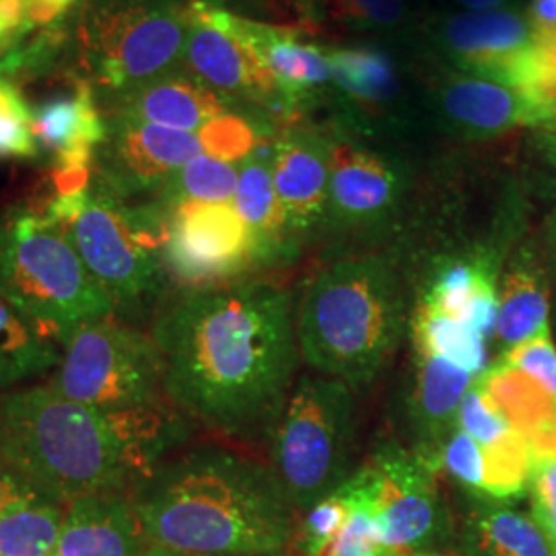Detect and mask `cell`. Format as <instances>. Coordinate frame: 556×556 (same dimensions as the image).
<instances>
[{"instance_id": "obj_1", "label": "cell", "mask_w": 556, "mask_h": 556, "mask_svg": "<svg viewBox=\"0 0 556 556\" xmlns=\"http://www.w3.org/2000/svg\"><path fill=\"white\" fill-rule=\"evenodd\" d=\"M295 312L291 293L270 282L184 291L151 328L165 397L227 438L273 429L301 357Z\"/></svg>"}, {"instance_id": "obj_2", "label": "cell", "mask_w": 556, "mask_h": 556, "mask_svg": "<svg viewBox=\"0 0 556 556\" xmlns=\"http://www.w3.org/2000/svg\"><path fill=\"white\" fill-rule=\"evenodd\" d=\"M184 438L163 406L108 410L50 383L0 392V462L60 503L130 491Z\"/></svg>"}, {"instance_id": "obj_3", "label": "cell", "mask_w": 556, "mask_h": 556, "mask_svg": "<svg viewBox=\"0 0 556 556\" xmlns=\"http://www.w3.org/2000/svg\"><path fill=\"white\" fill-rule=\"evenodd\" d=\"M163 555H266L291 548L299 516L273 466L204 445L160 464L130 489Z\"/></svg>"}, {"instance_id": "obj_4", "label": "cell", "mask_w": 556, "mask_h": 556, "mask_svg": "<svg viewBox=\"0 0 556 556\" xmlns=\"http://www.w3.org/2000/svg\"><path fill=\"white\" fill-rule=\"evenodd\" d=\"M299 353L314 374L361 388L396 353L406 303L378 258L344 260L309 282L295 312Z\"/></svg>"}, {"instance_id": "obj_5", "label": "cell", "mask_w": 556, "mask_h": 556, "mask_svg": "<svg viewBox=\"0 0 556 556\" xmlns=\"http://www.w3.org/2000/svg\"><path fill=\"white\" fill-rule=\"evenodd\" d=\"M0 291L60 349L80 326L116 316L73 239L36 208L0 215Z\"/></svg>"}, {"instance_id": "obj_6", "label": "cell", "mask_w": 556, "mask_h": 556, "mask_svg": "<svg viewBox=\"0 0 556 556\" xmlns=\"http://www.w3.org/2000/svg\"><path fill=\"white\" fill-rule=\"evenodd\" d=\"M273 431L270 466L298 516L353 477L357 402L351 386L319 374L301 376Z\"/></svg>"}, {"instance_id": "obj_7", "label": "cell", "mask_w": 556, "mask_h": 556, "mask_svg": "<svg viewBox=\"0 0 556 556\" xmlns=\"http://www.w3.org/2000/svg\"><path fill=\"white\" fill-rule=\"evenodd\" d=\"M167 219L161 206H126L96 179L85 211L64 229L122 321H139L160 301L169 278L163 266Z\"/></svg>"}, {"instance_id": "obj_8", "label": "cell", "mask_w": 556, "mask_h": 556, "mask_svg": "<svg viewBox=\"0 0 556 556\" xmlns=\"http://www.w3.org/2000/svg\"><path fill=\"white\" fill-rule=\"evenodd\" d=\"M188 27V7L167 0H87L77 25L80 64L96 83L128 91L178 60Z\"/></svg>"}, {"instance_id": "obj_9", "label": "cell", "mask_w": 556, "mask_h": 556, "mask_svg": "<svg viewBox=\"0 0 556 556\" xmlns=\"http://www.w3.org/2000/svg\"><path fill=\"white\" fill-rule=\"evenodd\" d=\"M50 386L108 410L155 408L165 396L155 340L116 316L85 324L64 340Z\"/></svg>"}, {"instance_id": "obj_10", "label": "cell", "mask_w": 556, "mask_h": 556, "mask_svg": "<svg viewBox=\"0 0 556 556\" xmlns=\"http://www.w3.org/2000/svg\"><path fill=\"white\" fill-rule=\"evenodd\" d=\"M365 468L381 544L396 556L439 551L452 536V521L439 495L435 468L400 447H381Z\"/></svg>"}, {"instance_id": "obj_11", "label": "cell", "mask_w": 556, "mask_h": 556, "mask_svg": "<svg viewBox=\"0 0 556 556\" xmlns=\"http://www.w3.org/2000/svg\"><path fill=\"white\" fill-rule=\"evenodd\" d=\"M256 262L254 241L233 202L172 204L163 266L188 289L225 285Z\"/></svg>"}, {"instance_id": "obj_12", "label": "cell", "mask_w": 556, "mask_h": 556, "mask_svg": "<svg viewBox=\"0 0 556 556\" xmlns=\"http://www.w3.org/2000/svg\"><path fill=\"white\" fill-rule=\"evenodd\" d=\"M199 135L116 116L96 157L98 179L119 199L165 186L179 169L199 157Z\"/></svg>"}, {"instance_id": "obj_13", "label": "cell", "mask_w": 556, "mask_h": 556, "mask_svg": "<svg viewBox=\"0 0 556 556\" xmlns=\"http://www.w3.org/2000/svg\"><path fill=\"white\" fill-rule=\"evenodd\" d=\"M188 68L206 87L227 96H270L275 80L239 31V17L211 2L188 7Z\"/></svg>"}, {"instance_id": "obj_14", "label": "cell", "mask_w": 556, "mask_h": 556, "mask_svg": "<svg viewBox=\"0 0 556 556\" xmlns=\"http://www.w3.org/2000/svg\"><path fill=\"white\" fill-rule=\"evenodd\" d=\"M441 36L464 71L514 87L536 43L528 20L509 9L457 15L443 25Z\"/></svg>"}, {"instance_id": "obj_15", "label": "cell", "mask_w": 556, "mask_h": 556, "mask_svg": "<svg viewBox=\"0 0 556 556\" xmlns=\"http://www.w3.org/2000/svg\"><path fill=\"white\" fill-rule=\"evenodd\" d=\"M52 556H167L155 551L130 491H105L64 505Z\"/></svg>"}, {"instance_id": "obj_16", "label": "cell", "mask_w": 556, "mask_h": 556, "mask_svg": "<svg viewBox=\"0 0 556 556\" xmlns=\"http://www.w3.org/2000/svg\"><path fill=\"white\" fill-rule=\"evenodd\" d=\"M447 122L466 137H497L517 126H548L553 116L514 85L482 77L452 80L441 93Z\"/></svg>"}, {"instance_id": "obj_17", "label": "cell", "mask_w": 556, "mask_h": 556, "mask_svg": "<svg viewBox=\"0 0 556 556\" xmlns=\"http://www.w3.org/2000/svg\"><path fill=\"white\" fill-rule=\"evenodd\" d=\"M34 135L40 151L54 157L52 169H91L108 139V124L98 112L89 83L79 80L73 93L43 101L34 112Z\"/></svg>"}, {"instance_id": "obj_18", "label": "cell", "mask_w": 556, "mask_h": 556, "mask_svg": "<svg viewBox=\"0 0 556 556\" xmlns=\"http://www.w3.org/2000/svg\"><path fill=\"white\" fill-rule=\"evenodd\" d=\"M396 169L367 149L353 144L330 147L328 208L344 223L381 219L400 197Z\"/></svg>"}, {"instance_id": "obj_19", "label": "cell", "mask_w": 556, "mask_h": 556, "mask_svg": "<svg viewBox=\"0 0 556 556\" xmlns=\"http://www.w3.org/2000/svg\"><path fill=\"white\" fill-rule=\"evenodd\" d=\"M273 178L289 231L309 229L328 211L330 147L307 135L278 142Z\"/></svg>"}, {"instance_id": "obj_20", "label": "cell", "mask_w": 556, "mask_h": 556, "mask_svg": "<svg viewBox=\"0 0 556 556\" xmlns=\"http://www.w3.org/2000/svg\"><path fill=\"white\" fill-rule=\"evenodd\" d=\"M420 305L438 309L489 337L497 326L498 282L493 260L484 254L443 260L431 273Z\"/></svg>"}, {"instance_id": "obj_21", "label": "cell", "mask_w": 556, "mask_h": 556, "mask_svg": "<svg viewBox=\"0 0 556 556\" xmlns=\"http://www.w3.org/2000/svg\"><path fill=\"white\" fill-rule=\"evenodd\" d=\"M417 355L410 418L420 445L418 456L438 470L439 450L456 429L459 404L477 378L438 355Z\"/></svg>"}, {"instance_id": "obj_22", "label": "cell", "mask_w": 556, "mask_h": 556, "mask_svg": "<svg viewBox=\"0 0 556 556\" xmlns=\"http://www.w3.org/2000/svg\"><path fill=\"white\" fill-rule=\"evenodd\" d=\"M459 556H556L555 546L534 516L509 501L472 495L462 519Z\"/></svg>"}, {"instance_id": "obj_23", "label": "cell", "mask_w": 556, "mask_h": 556, "mask_svg": "<svg viewBox=\"0 0 556 556\" xmlns=\"http://www.w3.org/2000/svg\"><path fill=\"white\" fill-rule=\"evenodd\" d=\"M223 114L219 96L188 75H160L122 93L119 116L151 122L165 128L194 132Z\"/></svg>"}, {"instance_id": "obj_24", "label": "cell", "mask_w": 556, "mask_h": 556, "mask_svg": "<svg viewBox=\"0 0 556 556\" xmlns=\"http://www.w3.org/2000/svg\"><path fill=\"white\" fill-rule=\"evenodd\" d=\"M480 386L493 397L503 417L528 441L534 459L556 457V400L536 381L511 365L486 369Z\"/></svg>"}, {"instance_id": "obj_25", "label": "cell", "mask_w": 556, "mask_h": 556, "mask_svg": "<svg viewBox=\"0 0 556 556\" xmlns=\"http://www.w3.org/2000/svg\"><path fill=\"white\" fill-rule=\"evenodd\" d=\"M239 31L275 80L282 98L295 100L332 77L328 54L270 25L239 17Z\"/></svg>"}, {"instance_id": "obj_26", "label": "cell", "mask_w": 556, "mask_h": 556, "mask_svg": "<svg viewBox=\"0 0 556 556\" xmlns=\"http://www.w3.org/2000/svg\"><path fill=\"white\" fill-rule=\"evenodd\" d=\"M273 161L275 147L260 144L245 160L239 161L238 190L233 197V206L252 236L256 262L277 256L282 250L285 233H289L275 190Z\"/></svg>"}, {"instance_id": "obj_27", "label": "cell", "mask_w": 556, "mask_h": 556, "mask_svg": "<svg viewBox=\"0 0 556 556\" xmlns=\"http://www.w3.org/2000/svg\"><path fill=\"white\" fill-rule=\"evenodd\" d=\"M60 344L0 291V392L54 371Z\"/></svg>"}, {"instance_id": "obj_28", "label": "cell", "mask_w": 556, "mask_h": 556, "mask_svg": "<svg viewBox=\"0 0 556 556\" xmlns=\"http://www.w3.org/2000/svg\"><path fill=\"white\" fill-rule=\"evenodd\" d=\"M548 289L542 273L530 262L511 266L498 285L497 330L503 353L534 337L548 324Z\"/></svg>"}, {"instance_id": "obj_29", "label": "cell", "mask_w": 556, "mask_h": 556, "mask_svg": "<svg viewBox=\"0 0 556 556\" xmlns=\"http://www.w3.org/2000/svg\"><path fill=\"white\" fill-rule=\"evenodd\" d=\"M417 353L438 355L480 378L486 371V344L480 332L462 319L452 318L418 303L413 319Z\"/></svg>"}, {"instance_id": "obj_30", "label": "cell", "mask_w": 556, "mask_h": 556, "mask_svg": "<svg viewBox=\"0 0 556 556\" xmlns=\"http://www.w3.org/2000/svg\"><path fill=\"white\" fill-rule=\"evenodd\" d=\"M64 503L38 497L0 517V556H52Z\"/></svg>"}, {"instance_id": "obj_31", "label": "cell", "mask_w": 556, "mask_h": 556, "mask_svg": "<svg viewBox=\"0 0 556 556\" xmlns=\"http://www.w3.org/2000/svg\"><path fill=\"white\" fill-rule=\"evenodd\" d=\"M338 493L349 503V516L324 556H396L379 540L376 503L367 468L353 472Z\"/></svg>"}, {"instance_id": "obj_32", "label": "cell", "mask_w": 556, "mask_h": 556, "mask_svg": "<svg viewBox=\"0 0 556 556\" xmlns=\"http://www.w3.org/2000/svg\"><path fill=\"white\" fill-rule=\"evenodd\" d=\"M332 77L351 96L367 101L394 100L397 96L396 73L392 62L381 52L355 48L334 50L328 54Z\"/></svg>"}, {"instance_id": "obj_33", "label": "cell", "mask_w": 556, "mask_h": 556, "mask_svg": "<svg viewBox=\"0 0 556 556\" xmlns=\"http://www.w3.org/2000/svg\"><path fill=\"white\" fill-rule=\"evenodd\" d=\"M484 452V489L480 497L509 501L528 491L534 468V454L523 439L511 427L493 445L482 447Z\"/></svg>"}, {"instance_id": "obj_34", "label": "cell", "mask_w": 556, "mask_h": 556, "mask_svg": "<svg viewBox=\"0 0 556 556\" xmlns=\"http://www.w3.org/2000/svg\"><path fill=\"white\" fill-rule=\"evenodd\" d=\"M238 179L239 167L236 163L200 153L165 184V197L172 204L181 200L231 202L238 190Z\"/></svg>"}, {"instance_id": "obj_35", "label": "cell", "mask_w": 556, "mask_h": 556, "mask_svg": "<svg viewBox=\"0 0 556 556\" xmlns=\"http://www.w3.org/2000/svg\"><path fill=\"white\" fill-rule=\"evenodd\" d=\"M38 155L34 112L13 80L0 79V157L34 160Z\"/></svg>"}, {"instance_id": "obj_36", "label": "cell", "mask_w": 556, "mask_h": 556, "mask_svg": "<svg viewBox=\"0 0 556 556\" xmlns=\"http://www.w3.org/2000/svg\"><path fill=\"white\" fill-rule=\"evenodd\" d=\"M346 516H349V503L338 491L330 497L316 503L312 509L299 516L298 532L291 544L293 555H326L332 542L337 540L338 532L342 530Z\"/></svg>"}, {"instance_id": "obj_37", "label": "cell", "mask_w": 556, "mask_h": 556, "mask_svg": "<svg viewBox=\"0 0 556 556\" xmlns=\"http://www.w3.org/2000/svg\"><path fill=\"white\" fill-rule=\"evenodd\" d=\"M199 139L206 155L229 163L245 160L258 147L254 126L241 116L225 112L200 128Z\"/></svg>"}, {"instance_id": "obj_38", "label": "cell", "mask_w": 556, "mask_h": 556, "mask_svg": "<svg viewBox=\"0 0 556 556\" xmlns=\"http://www.w3.org/2000/svg\"><path fill=\"white\" fill-rule=\"evenodd\" d=\"M501 363L523 371L556 400V344L548 324L534 337L507 349Z\"/></svg>"}, {"instance_id": "obj_39", "label": "cell", "mask_w": 556, "mask_h": 556, "mask_svg": "<svg viewBox=\"0 0 556 556\" xmlns=\"http://www.w3.org/2000/svg\"><path fill=\"white\" fill-rule=\"evenodd\" d=\"M438 466L468 489L472 495H482L484 489V452L462 427H456L439 450Z\"/></svg>"}, {"instance_id": "obj_40", "label": "cell", "mask_w": 556, "mask_h": 556, "mask_svg": "<svg viewBox=\"0 0 556 556\" xmlns=\"http://www.w3.org/2000/svg\"><path fill=\"white\" fill-rule=\"evenodd\" d=\"M457 427H462L480 447L493 445L511 429L509 420L503 417L497 404L486 394L478 379L459 404Z\"/></svg>"}, {"instance_id": "obj_41", "label": "cell", "mask_w": 556, "mask_h": 556, "mask_svg": "<svg viewBox=\"0 0 556 556\" xmlns=\"http://www.w3.org/2000/svg\"><path fill=\"white\" fill-rule=\"evenodd\" d=\"M532 516L556 551V457L534 459L530 486Z\"/></svg>"}, {"instance_id": "obj_42", "label": "cell", "mask_w": 556, "mask_h": 556, "mask_svg": "<svg viewBox=\"0 0 556 556\" xmlns=\"http://www.w3.org/2000/svg\"><path fill=\"white\" fill-rule=\"evenodd\" d=\"M338 11L349 20L374 23V25H392L404 13L402 0H334Z\"/></svg>"}, {"instance_id": "obj_43", "label": "cell", "mask_w": 556, "mask_h": 556, "mask_svg": "<svg viewBox=\"0 0 556 556\" xmlns=\"http://www.w3.org/2000/svg\"><path fill=\"white\" fill-rule=\"evenodd\" d=\"M46 497L29 480L21 477L17 470L0 462V517L7 516L13 507L31 498Z\"/></svg>"}, {"instance_id": "obj_44", "label": "cell", "mask_w": 556, "mask_h": 556, "mask_svg": "<svg viewBox=\"0 0 556 556\" xmlns=\"http://www.w3.org/2000/svg\"><path fill=\"white\" fill-rule=\"evenodd\" d=\"M27 29V0H0V52Z\"/></svg>"}, {"instance_id": "obj_45", "label": "cell", "mask_w": 556, "mask_h": 556, "mask_svg": "<svg viewBox=\"0 0 556 556\" xmlns=\"http://www.w3.org/2000/svg\"><path fill=\"white\" fill-rule=\"evenodd\" d=\"M526 20L536 40H553L556 38V0H532Z\"/></svg>"}, {"instance_id": "obj_46", "label": "cell", "mask_w": 556, "mask_h": 556, "mask_svg": "<svg viewBox=\"0 0 556 556\" xmlns=\"http://www.w3.org/2000/svg\"><path fill=\"white\" fill-rule=\"evenodd\" d=\"M540 144H542V149H544L548 161H551L553 165H556V124L546 126V132H544L542 140H540Z\"/></svg>"}, {"instance_id": "obj_47", "label": "cell", "mask_w": 556, "mask_h": 556, "mask_svg": "<svg viewBox=\"0 0 556 556\" xmlns=\"http://www.w3.org/2000/svg\"><path fill=\"white\" fill-rule=\"evenodd\" d=\"M457 2L472 11H493V9L503 7L507 0H457Z\"/></svg>"}, {"instance_id": "obj_48", "label": "cell", "mask_w": 556, "mask_h": 556, "mask_svg": "<svg viewBox=\"0 0 556 556\" xmlns=\"http://www.w3.org/2000/svg\"><path fill=\"white\" fill-rule=\"evenodd\" d=\"M397 556H459L454 553H443V551H422V553H408V555Z\"/></svg>"}, {"instance_id": "obj_49", "label": "cell", "mask_w": 556, "mask_h": 556, "mask_svg": "<svg viewBox=\"0 0 556 556\" xmlns=\"http://www.w3.org/2000/svg\"><path fill=\"white\" fill-rule=\"evenodd\" d=\"M176 556H295L293 553H289V551H285V553H266V555H176Z\"/></svg>"}, {"instance_id": "obj_50", "label": "cell", "mask_w": 556, "mask_h": 556, "mask_svg": "<svg viewBox=\"0 0 556 556\" xmlns=\"http://www.w3.org/2000/svg\"><path fill=\"white\" fill-rule=\"evenodd\" d=\"M71 2H73V4H77V2H79V0H71Z\"/></svg>"}, {"instance_id": "obj_51", "label": "cell", "mask_w": 556, "mask_h": 556, "mask_svg": "<svg viewBox=\"0 0 556 556\" xmlns=\"http://www.w3.org/2000/svg\"><path fill=\"white\" fill-rule=\"evenodd\" d=\"M551 126H553V124H551Z\"/></svg>"}]
</instances>
